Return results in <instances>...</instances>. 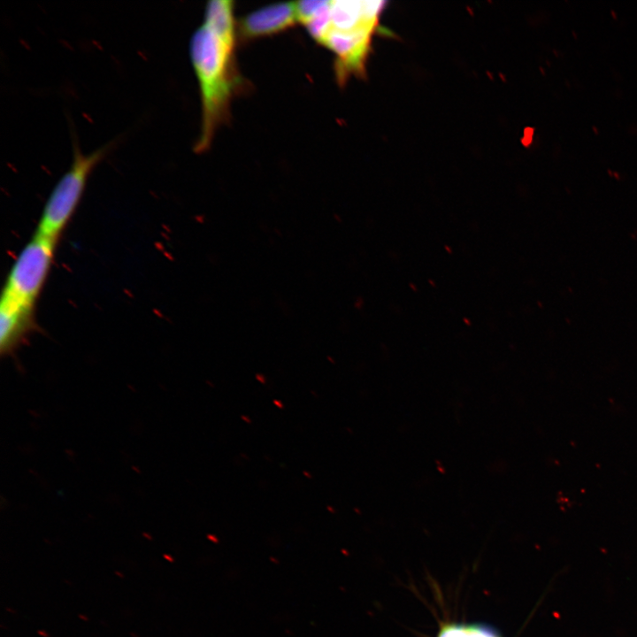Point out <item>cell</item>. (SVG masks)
<instances>
[{
	"instance_id": "6da1fadb",
	"label": "cell",
	"mask_w": 637,
	"mask_h": 637,
	"mask_svg": "<svg viewBox=\"0 0 637 637\" xmlns=\"http://www.w3.org/2000/svg\"><path fill=\"white\" fill-rule=\"evenodd\" d=\"M234 51L205 24L192 35L190 57L198 81L202 108L201 128L194 148L198 153L209 149L216 130L227 119L231 100L241 86Z\"/></svg>"
},
{
	"instance_id": "277c9868",
	"label": "cell",
	"mask_w": 637,
	"mask_h": 637,
	"mask_svg": "<svg viewBox=\"0 0 637 637\" xmlns=\"http://www.w3.org/2000/svg\"><path fill=\"white\" fill-rule=\"evenodd\" d=\"M378 26H366L352 29H330L320 44L335 56L334 70L342 85L350 76H362L371 50V43Z\"/></svg>"
},
{
	"instance_id": "7a4b0ae2",
	"label": "cell",
	"mask_w": 637,
	"mask_h": 637,
	"mask_svg": "<svg viewBox=\"0 0 637 637\" xmlns=\"http://www.w3.org/2000/svg\"><path fill=\"white\" fill-rule=\"evenodd\" d=\"M111 143L83 153L74 143L73 160L61 176L43 207L36 233L58 240L74 213L85 190L89 175L105 157Z\"/></svg>"
},
{
	"instance_id": "ba28073f",
	"label": "cell",
	"mask_w": 637,
	"mask_h": 637,
	"mask_svg": "<svg viewBox=\"0 0 637 637\" xmlns=\"http://www.w3.org/2000/svg\"><path fill=\"white\" fill-rule=\"evenodd\" d=\"M438 637H498L493 631L483 626L449 625L440 632Z\"/></svg>"
},
{
	"instance_id": "3957f363",
	"label": "cell",
	"mask_w": 637,
	"mask_h": 637,
	"mask_svg": "<svg viewBox=\"0 0 637 637\" xmlns=\"http://www.w3.org/2000/svg\"><path fill=\"white\" fill-rule=\"evenodd\" d=\"M57 241L35 232L17 257L3 292L34 308L49 274Z\"/></svg>"
},
{
	"instance_id": "8992f818",
	"label": "cell",
	"mask_w": 637,
	"mask_h": 637,
	"mask_svg": "<svg viewBox=\"0 0 637 637\" xmlns=\"http://www.w3.org/2000/svg\"><path fill=\"white\" fill-rule=\"evenodd\" d=\"M33 307L27 306L5 293L0 301V349L10 354L31 325Z\"/></svg>"
},
{
	"instance_id": "5b68a950",
	"label": "cell",
	"mask_w": 637,
	"mask_h": 637,
	"mask_svg": "<svg viewBox=\"0 0 637 637\" xmlns=\"http://www.w3.org/2000/svg\"><path fill=\"white\" fill-rule=\"evenodd\" d=\"M298 22L295 3H277L256 10L238 23V33L243 41L272 35Z\"/></svg>"
},
{
	"instance_id": "52a82bcc",
	"label": "cell",
	"mask_w": 637,
	"mask_h": 637,
	"mask_svg": "<svg viewBox=\"0 0 637 637\" xmlns=\"http://www.w3.org/2000/svg\"><path fill=\"white\" fill-rule=\"evenodd\" d=\"M203 24H205L225 45L234 50L236 31L233 1L213 0L208 2Z\"/></svg>"
}]
</instances>
